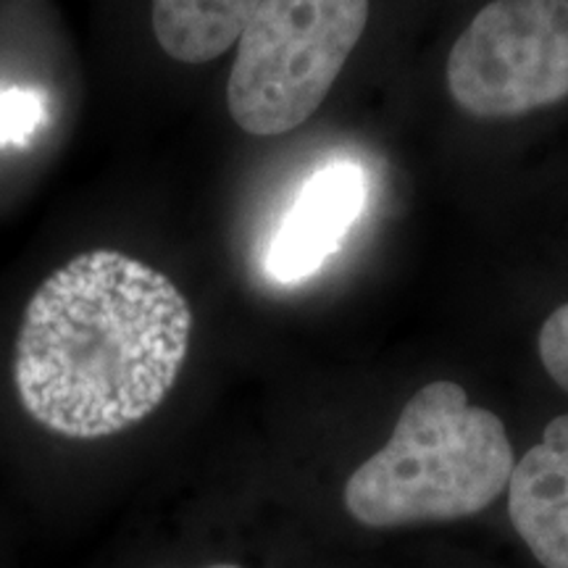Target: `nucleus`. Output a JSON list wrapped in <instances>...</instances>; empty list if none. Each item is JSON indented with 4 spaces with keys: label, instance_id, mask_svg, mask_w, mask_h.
<instances>
[{
    "label": "nucleus",
    "instance_id": "f257e3e1",
    "mask_svg": "<svg viewBox=\"0 0 568 568\" xmlns=\"http://www.w3.org/2000/svg\"><path fill=\"white\" fill-rule=\"evenodd\" d=\"M190 335L187 297L159 268L119 251L77 255L27 303L13 358L21 406L61 437L119 435L172 393Z\"/></svg>",
    "mask_w": 568,
    "mask_h": 568
},
{
    "label": "nucleus",
    "instance_id": "f03ea898",
    "mask_svg": "<svg viewBox=\"0 0 568 568\" xmlns=\"http://www.w3.org/2000/svg\"><path fill=\"white\" fill-rule=\"evenodd\" d=\"M514 466L500 418L471 406L456 382H432L400 410L387 445L347 479L345 508L372 529L453 521L493 506Z\"/></svg>",
    "mask_w": 568,
    "mask_h": 568
},
{
    "label": "nucleus",
    "instance_id": "7ed1b4c3",
    "mask_svg": "<svg viewBox=\"0 0 568 568\" xmlns=\"http://www.w3.org/2000/svg\"><path fill=\"white\" fill-rule=\"evenodd\" d=\"M368 24V0H261L237 40L226 109L253 138L308 122Z\"/></svg>",
    "mask_w": 568,
    "mask_h": 568
},
{
    "label": "nucleus",
    "instance_id": "20e7f679",
    "mask_svg": "<svg viewBox=\"0 0 568 568\" xmlns=\"http://www.w3.org/2000/svg\"><path fill=\"white\" fill-rule=\"evenodd\" d=\"M453 101L477 119H518L568 98V0H493L447 59Z\"/></svg>",
    "mask_w": 568,
    "mask_h": 568
},
{
    "label": "nucleus",
    "instance_id": "39448f33",
    "mask_svg": "<svg viewBox=\"0 0 568 568\" xmlns=\"http://www.w3.org/2000/svg\"><path fill=\"white\" fill-rule=\"evenodd\" d=\"M366 201V182L355 163H329L318 169L297 193L293 209L282 219L272 247L268 274L293 284L324 266L337 251Z\"/></svg>",
    "mask_w": 568,
    "mask_h": 568
},
{
    "label": "nucleus",
    "instance_id": "423d86ee",
    "mask_svg": "<svg viewBox=\"0 0 568 568\" xmlns=\"http://www.w3.org/2000/svg\"><path fill=\"white\" fill-rule=\"evenodd\" d=\"M510 521L545 568H568V414L516 460L508 481Z\"/></svg>",
    "mask_w": 568,
    "mask_h": 568
},
{
    "label": "nucleus",
    "instance_id": "0eeeda50",
    "mask_svg": "<svg viewBox=\"0 0 568 568\" xmlns=\"http://www.w3.org/2000/svg\"><path fill=\"white\" fill-rule=\"evenodd\" d=\"M261 0H153L161 51L180 63H209L243 34Z\"/></svg>",
    "mask_w": 568,
    "mask_h": 568
},
{
    "label": "nucleus",
    "instance_id": "6e6552de",
    "mask_svg": "<svg viewBox=\"0 0 568 568\" xmlns=\"http://www.w3.org/2000/svg\"><path fill=\"white\" fill-rule=\"evenodd\" d=\"M45 98L38 90H0V148L27 145L45 124Z\"/></svg>",
    "mask_w": 568,
    "mask_h": 568
},
{
    "label": "nucleus",
    "instance_id": "1a4fd4ad",
    "mask_svg": "<svg viewBox=\"0 0 568 568\" xmlns=\"http://www.w3.org/2000/svg\"><path fill=\"white\" fill-rule=\"evenodd\" d=\"M539 358L556 385L568 393V303L552 311L539 329Z\"/></svg>",
    "mask_w": 568,
    "mask_h": 568
},
{
    "label": "nucleus",
    "instance_id": "9d476101",
    "mask_svg": "<svg viewBox=\"0 0 568 568\" xmlns=\"http://www.w3.org/2000/svg\"><path fill=\"white\" fill-rule=\"evenodd\" d=\"M205 568H243V566H234V564H216V566H205Z\"/></svg>",
    "mask_w": 568,
    "mask_h": 568
}]
</instances>
